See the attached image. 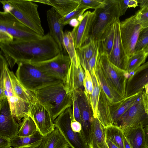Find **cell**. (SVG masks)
I'll list each match as a JSON object with an SVG mask.
<instances>
[{
	"mask_svg": "<svg viewBox=\"0 0 148 148\" xmlns=\"http://www.w3.org/2000/svg\"><path fill=\"white\" fill-rule=\"evenodd\" d=\"M0 22L5 25L6 31L18 40H28L42 36L21 23L10 13L0 12Z\"/></svg>",
	"mask_w": 148,
	"mask_h": 148,
	"instance_id": "30bf717a",
	"label": "cell"
},
{
	"mask_svg": "<svg viewBox=\"0 0 148 148\" xmlns=\"http://www.w3.org/2000/svg\"><path fill=\"white\" fill-rule=\"evenodd\" d=\"M12 114L20 124L22 119L28 116L31 105L16 96L14 94L7 97Z\"/></svg>",
	"mask_w": 148,
	"mask_h": 148,
	"instance_id": "7402d4cb",
	"label": "cell"
},
{
	"mask_svg": "<svg viewBox=\"0 0 148 148\" xmlns=\"http://www.w3.org/2000/svg\"><path fill=\"white\" fill-rule=\"evenodd\" d=\"M100 56L99 48L94 55L82 65V66L84 69H86L90 73L92 70L95 69Z\"/></svg>",
	"mask_w": 148,
	"mask_h": 148,
	"instance_id": "b9f144b4",
	"label": "cell"
},
{
	"mask_svg": "<svg viewBox=\"0 0 148 148\" xmlns=\"http://www.w3.org/2000/svg\"><path fill=\"white\" fill-rule=\"evenodd\" d=\"M43 137L38 131L28 136L17 135L10 139V146L14 148H38L42 142Z\"/></svg>",
	"mask_w": 148,
	"mask_h": 148,
	"instance_id": "83f0119b",
	"label": "cell"
},
{
	"mask_svg": "<svg viewBox=\"0 0 148 148\" xmlns=\"http://www.w3.org/2000/svg\"><path fill=\"white\" fill-rule=\"evenodd\" d=\"M3 5V12L5 13H9L12 9V6L6 0H2L0 1Z\"/></svg>",
	"mask_w": 148,
	"mask_h": 148,
	"instance_id": "681fc988",
	"label": "cell"
},
{
	"mask_svg": "<svg viewBox=\"0 0 148 148\" xmlns=\"http://www.w3.org/2000/svg\"><path fill=\"white\" fill-rule=\"evenodd\" d=\"M99 61L104 74L120 94L125 98L127 75H128L126 71L113 64L105 56L100 55Z\"/></svg>",
	"mask_w": 148,
	"mask_h": 148,
	"instance_id": "8fae6325",
	"label": "cell"
},
{
	"mask_svg": "<svg viewBox=\"0 0 148 148\" xmlns=\"http://www.w3.org/2000/svg\"><path fill=\"white\" fill-rule=\"evenodd\" d=\"M63 41L64 50L67 52L71 62L75 66L78 67L80 63L77 55L71 32L65 31L64 32Z\"/></svg>",
	"mask_w": 148,
	"mask_h": 148,
	"instance_id": "4dcf8cb0",
	"label": "cell"
},
{
	"mask_svg": "<svg viewBox=\"0 0 148 148\" xmlns=\"http://www.w3.org/2000/svg\"><path fill=\"white\" fill-rule=\"evenodd\" d=\"M148 56L142 49L134 53L133 56L129 57L126 70L127 74L134 72L144 63Z\"/></svg>",
	"mask_w": 148,
	"mask_h": 148,
	"instance_id": "e575fe53",
	"label": "cell"
},
{
	"mask_svg": "<svg viewBox=\"0 0 148 148\" xmlns=\"http://www.w3.org/2000/svg\"><path fill=\"white\" fill-rule=\"evenodd\" d=\"M145 52L148 55V45H147L144 49Z\"/></svg>",
	"mask_w": 148,
	"mask_h": 148,
	"instance_id": "6f0895ef",
	"label": "cell"
},
{
	"mask_svg": "<svg viewBox=\"0 0 148 148\" xmlns=\"http://www.w3.org/2000/svg\"><path fill=\"white\" fill-rule=\"evenodd\" d=\"M0 54L12 69L21 62H38L47 60L61 52L49 32L40 38L28 40H14L9 43H0Z\"/></svg>",
	"mask_w": 148,
	"mask_h": 148,
	"instance_id": "6da1fadb",
	"label": "cell"
},
{
	"mask_svg": "<svg viewBox=\"0 0 148 148\" xmlns=\"http://www.w3.org/2000/svg\"><path fill=\"white\" fill-rule=\"evenodd\" d=\"M119 19L114 23V40L110 55L108 58L112 64L119 68L126 71L129 57L123 47L120 36Z\"/></svg>",
	"mask_w": 148,
	"mask_h": 148,
	"instance_id": "2e32d148",
	"label": "cell"
},
{
	"mask_svg": "<svg viewBox=\"0 0 148 148\" xmlns=\"http://www.w3.org/2000/svg\"><path fill=\"white\" fill-rule=\"evenodd\" d=\"M33 92L37 101L47 110L53 121L67 109L73 106L72 97L66 93L63 82Z\"/></svg>",
	"mask_w": 148,
	"mask_h": 148,
	"instance_id": "7a4b0ae2",
	"label": "cell"
},
{
	"mask_svg": "<svg viewBox=\"0 0 148 148\" xmlns=\"http://www.w3.org/2000/svg\"><path fill=\"white\" fill-rule=\"evenodd\" d=\"M73 101V116L72 121H76L81 124V118L80 110L76 97L73 93L72 95Z\"/></svg>",
	"mask_w": 148,
	"mask_h": 148,
	"instance_id": "ee69618b",
	"label": "cell"
},
{
	"mask_svg": "<svg viewBox=\"0 0 148 148\" xmlns=\"http://www.w3.org/2000/svg\"><path fill=\"white\" fill-rule=\"evenodd\" d=\"M99 60V59L95 68V71L101 88L108 99L110 103H114L121 101L125 98L120 94L104 74L100 65Z\"/></svg>",
	"mask_w": 148,
	"mask_h": 148,
	"instance_id": "ffe728a7",
	"label": "cell"
},
{
	"mask_svg": "<svg viewBox=\"0 0 148 148\" xmlns=\"http://www.w3.org/2000/svg\"><path fill=\"white\" fill-rule=\"evenodd\" d=\"M71 126L72 130L76 132H82L81 124L79 122L76 121H71Z\"/></svg>",
	"mask_w": 148,
	"mask_h": 148,
	"instance_id": "c3c4849f",
	"label": "cell"
},
{
	"mask_svg": "<svg viewBox=\"0 0 148 148\" xmlns=\"http://www.w3.org/2000/svg\"><path fill=\"white\" fill-rule=\"evenodd\" d=\"M141 92L125 98L117 103L113 104L110 103V112L112 125H116L119 119L134 103Z\"/></svg>",
	"mask_w": 148,
	"mask_h": 148,
	"instance_id": "603a6c76",
	"label": "cell"
},
{
	"mask_svg": "<svg viewBox=\"0 0 148 148\" xmlns=\"http://www.w3.org/2000/svg\"><path fill=\"white\" fill-rule=\"evenodd\" d=\"M0 136L10 139L17 136L19 124L14 117L7 98L0 101Z\"/></svg>",
	"mask_w": 148,
	"mask_h": 148,
	"instance_id": "7c38bea8",
	"label": "cell"
},
{
	"mask_svg": "<svg viewBox=\"0 0 148 148\" xmlns=\"http://www.w3.org/2000/svg\"><path fill=\"white\" fill-rule=\"evenodd\" d=\"M138 5V2L137 0H130L128 3V8H135Z\"/></svg>",
	"mask_w": 148,
	"mask_h": 148,
	"instance_id": "f907efd6",
	"label": "cell"
},
{
	"mask_svg": "<svg viewBox=\"0 0 148 148\" xmlns=\"http://www.w3.org/2000/svg\"><path fill=\"white\" fill-rule=\"evenodd\" d=\"M88 8L79 5L78 8L75 10L70 12L66 16L61 17L59 21L61 24L64 27V26L69 24L70 22L73 20L78 19L85 13V12Z\"/></svg>",
	"mask_w": 148,
	"mask_h": 148,
	"instance_id": "8d00e7d4",
	"label": "cell"
},
{
	"mask_svg": "<svg viewBox=\"0 0 148 148\" xmlns=\"http://www.w3.org/2000/svg\"><path fill=\"white\" fill-rule=\"evenodd\" d=\"M135 14L143 28L148 27V7H143Z\"/></svg>",
	"mask_w": 148,
	"mask_h": 148,
	"instance_id": "60d3db41",
	"label": "cell"
},
{
	"mask_svg": "<svg viewBox=\"0 0 148 148\" xmlns=\"http://www.w3.org/2000/svg\"><path fill=\"white\" fill-rule=\"evenodd\" d=\"M95 10L96 16L89 40L100 42L115 20L121 16L118 1L106 0L103 7Z\"/></svg>",
	"mask_w": 148,
	"mask_h": 148,
	"instance_id": "3957f363",
	"label": "cell"
},
{
	"mask_svg": "<svg viewBox=\"0 0 148 148\" xmlns=\"http://www.w3.org/2000/svg\"><path fill=\"white\" fill-rule=\"evenodd\" d=\"M73 116L71 107L67 109L54 121L58 128L71 148H89L82 132H76L72 129L71 123Z\"/></svg>",
	"mask_w": 148,
	"mask_h": 148,
	"instance_id": "52a82bcc",
	"label": "cell"
},
{
	"mask_svg": "<svg viewBox=\"0 0 148 148\" xmlns=\"http://www.w3.org/2000/svg\"><path fill=\"white\" fill-rule=\"evenodd\" d=\"M79 5L95 10L103 7L105 4L106 0H79Z\"/></svg>",
	"mask_w": 148,
	"mask_h": 148,
	"instance_id": "ab89813d",
	"label": "cell"
},
{
	"mask_svg": "<svg viewBox=\"0 0 148 148\" xmlns=\"http://www.w3.org/2000/svg\"><path fill=\"white\" fill-rule=\"evenodd\" d=\"M34 2L52 6L61 17H64L78 7L79 0H36Z\"/></svg>",
	"mask_w": 148,
	"mask_h": 148,
	"instance_id": "cb8c5ba5",
	"label": "cell"
},
{
	"mask_svg": "<svg viewBox=\"0 0 148 148\" xmlns=\"http://www.w3.org/2000/svg\"><path fill=\"white\" fill-rule=\"evenodd\" d=\"M12 7L10 12L17 19L42 36L44 31L38 11V5L29 0H8Z\"/></svg>",
	"mask_w": 148,
	"mask_h": 148,
	"instance_id": "5b68a950",
	"label": "cell"
},
{
	"mask_svg": "<svg viewBox=\"0 0 148 148\" xmlns=\"http://www.w3.org/2000/svg\"><path fill=\"white\" fill-rule=\"evenodd\" d=\"M106 138L119 148H124L123 131L118 126L112 124L106 127Z\"/></svg>",
	"mask_w": 148,
	"mask_h": 148,
	"instance_id": "1f68e13d",
	"label": "cell"
},
{
	"mask_svg": "<svg viewBox=\"0 0 148 148\" xmlns=\"http://www.w3.org/2000/svg\"><path fill=\"white\" fill-rule=\"evenodd\" d=\"M148 121V95L144 89L134 103L119 119L116 125L122 129L136 127Z\"/></svg>",
	"mask_w": 148,
	"mask_h": 148,
	"instance_id": "8992f818",
	"label": "cell"
},
{
	"mask_svg": "<svg viewBox=\"0 0 148 148\" xmlns=\"http://www.w3.org/2000/svg\"><path fill=\"white\" fill-rule=\"evenodd\" d=\"M69 145L59 130L55 127L51 132L43 136L38 148H69Z\"/></svg>",
	"mask_w": 148,
	"mask_h": 148,
	"instance_id": "4316f807",
	"label": "cell"
},
{
	"mask_svg": "<svg viewBox=\"0 0 148 148\" xmlns=\"http://www.w3.org/2000/svg\"><path fill=\"white\" fill-rule=\"evenodd\" d=\"M144 129L145 136L146 148H148V126H146Z\"/></svg>",
	"mask_w": 148,
	"mask_h": 148,
	"instance_id": "f5cc1de1",
	"label": "cell"
},
{
	"mask_svg": "<svg viewBox=\"0 0 148 148\" xmlns=\"http://www.w3.org/2000/svg\"><path fill=\"white\" fill-rule=\"evenodd\" d=\"M123 140L124 148H132L130 144L125 138L124 134L123 135Z\"/></svg>",
	"mask_w": 148,
	"mask_h": 148,
	"instance_id": "11a10c76",
	"label": "cell"
},
{
	"mask_svg": "<svg viewBox=\"0 0 148 148\" xmlns=\"http://www.w3.org/2000/svg\"><path fill=\"white\" fill-rule=\"evenodd\" d=\"M146 126H148V124Z\"/></svg>",
	"mask_w": 148,
	"mask_h": 148,
	"instance_id": "91938a15",
	"label": "cell"
},
{
	"mask_svg": "<svg viewBox=\"0 0 148 148\" xmlns=\"http://www.w3.org/2000/svg\"><path fill=\"white\" fill-rule=\"evenodd\" d=\"M10 146V139L0 136V148H7Z\"/></svg>",
	"mask_w": 148,
	"mask_h": 148,
	"instance_id": "7dc6e473",
	"label": "cell"
},
{
	"mask_svg": "<svg viewBox=\"0 0 148 148\" xmlns=\"http://www.w3.org/2000/svg\"><path fill=\"white\" fill-rule=\"evenodd\" d=\"M71 61L69 56L61 52L53 58L41 62L31 63L45 74L62 80L64 83Z\"/></svg>",
	"mask_w": 148,
	"mask_h": 148,
	"instance_id": "9c48e42d",
	"label": "cell"
},
{
	"mask_svg": "<svg viewBox=\"0 0 148 148\" xmlns=\"http://www.w3.org/2000/svg\"><path fill=\"white\" fill-rule=\"evenodd\" d=\"M121 16L124 15L128 8L129 0H118Z\"/></svg>",
	"mask_w": 148,
	"mask_h": 148,
	"instance_id": "bcb514c9",
	"label": "cell"
},
{
	"mask_svg": "<svg viewBox=\"0 0 148 148\" xmlns=\"http://www.w3.org/2000/svg\"><path fill=\"white\" fill-rule=\"evenodd\" d=\"M46 16L50 34L62 52L63 49L64 50V47L63 41L64 26L59 21L61 17L53 7L47 11Z\"/></svg>",
	"mask_w": 148,
	"mask_h": 148,
	"instance_id": "44dd1931",
	"label": "cell"
},
{
	"mask_svg": "<svg viewBox=\"0 0 148 148\" xmlns=\"http://www.w3.org/2000/svg\"><path fill=\"white\" fill-rule=\"evenodd\" d=\"M114 23L100 42L99 50L101 55L105 56L108 58L110 55L114 45Z\"/></svg>",
	"mask_w": 148,
	"mask_h": 148,
	"instance_id": "d6a6232c",
	"label": "cell"
},
{
	"mask_svg": "<svg viewBox=\"0 0 148 148\" xmlns=\"http://www.w3.org/2000/svg\"><path fill=\"white\" fill-rule=\"evenodd\" d=\"M148 45V27L141 31L135 49V53L143 49Z\"/></svg>",
	"mask_w": 148,
	"mask_h": 148,
	"instance_id": "74e56055",
	"label": "cell"
},
{
	"mask_svg": "<svg viewBox=\"0 0 148 148\" xmlns=\"http://www.w3.org/2000/svg\"><path fill=\"white\" fill-rule=\"evenodd\" d=\"M137 1L138 3H140V9L144 7H148V0H138Z\"/></svg>",
	"mask_w": 148,
	"mask_h": 148,
	"instance_id": "816d5d0a",
	"label": "cell"
},
{
	"mask_svg": "<svg viewBox=\"0 0 148 148\" xmlns=\"http://www.w3.org/2000/svg\"><path fill=\"white\" fill-rule=\"evenodd\" d=\"M19 124V130L17 134L19 136L26 137L30 136L38 131L34 121L29 116L24 118Z\"/></svg>",
	"mask_w": 148,
	"mask_h": 148,
	"instance_id": "d590c367",
	"label": "cell"
},
{
	"mask_svg": "<svg viewBox=\"0 0 148 148\" xmlns=\"http://www.w3.org/2000/svg\"><path fill=\"white\" fill-rule=\"evenodd\" d=\"M133 73L127 80L125 98L142 92L148 83V61Z\"/></svg>",
	"mask_w": 148,
	"mask_h": 148,
	"instance_id": "e0dca14e",
	"label": "cell"
},
{
	"mask_svg": "<svg viewBox=\"0 0 148 148\" xmlns=\"http://www.w3.org/2000/svg\"><path fill=\"white\" fill-rule=\"evenodd\" d=\"M15 75L22 84L27 89L34 92L47 86L64 82L49 76L34 65L19 62Z\"/></svg>",
	"mask_w": 148,
	"mask_h": 148,
	"instance_id": "277c9868",
	"label": "cell"
},
{
	"mask_svg": "<svg viewBox=\"0 0 148 148\" xmlns=\"http://www.w3.org/2000/svg\"><path fill=\"white\" fill-rule=\"evenodd\" d=\"M93 84V88L91 94H87L89 99L93 113L94 117H97V109L101 88L98 81L95 69L90 73Z\"/></svg>",
	"mask_w": 148,
	"mask_h": 148,
	"instance_id": "836d02e7",
	"label": "cell"
},
{
	"mask_svg": "<svg viewBox=\"0 0 148 148\" xmlns=\"http://www.w3.org/2000/svg\"><path fill=\"white\" fill-rule=\"evenodd\" d=\"M84 71L80 64L77 67L71 62L64 86L66 93L72 97L74 92L77 90L85 91L83 82Z\"/></svg>",
	"mask_w": 148,
	"mask_h": 148,
	"instance_id": "ac0fdd59",
	"label": "cell"
},
{
	"mask_svg": "<svg viewBox=\"0 0 148 148\" xmlns=\"http://www.w3.org/2000/svg\"><path fill=\"white\" fill-rule=\"evenodd\" d=\"M28 116L33 120L38 131L43 136L51 132L55 128L50 114L37 101L31 105Z\"/></svg>",
	"mask_w": 148,
	"mask_h": 148,
	"instance_id": "4fadbf2b",
	"label": "cell"
},
{
	"mask_svg": "<svg viewBox=\"0 0 148 148\" xmlns=\"http://www.w3.org/2000/svg\"><path fill=\"white\" fill-rule=\"evenodd\" d=\"M110 103L101 88L97 106V118L105 127L112 125L110 112Z\"/></svg>",
	"mask_w": 148,
	"mask_h": 148,
	"instance_id": "f1b7e54d",
	"label": "cell"
},
{
	"mask_svg": "<svg viewBox=\"0 0 148 148\" xmlns=\"http://www.w3.org/2000/svg\"><path fill=\"white\" fill-rule=\"evenodd\" d=\"M100 42L89 40L76 49L77 57L81 65L94 55L99 48Z\"/></svg>",
	"mask_w": 148,
	"mask_h": 148,
	"instance_id": "f546056e",
	"label": "cell"
},
{
	"mask_svg": "<svg viewBox=\"0 0 148 148\" xmlns=\"http://www.w3.org/2000/svg\"><path fill=\"white\" fill-rule=\"evenodd\" d=\"M119 27L122 43L129 58L134 53L136 46L143 28L136 14L120 22Z\"/></svg>",
	"mask_w": 148,
	"mask_h": 148,
	"instance_id": "ba28073f",
	"label": "cell"
},
{
	"mask_svg": "<svg viewBox=\"0 0 148 148\" xmlns=\"http://www.w3.org/2000/svg\"><path fill=\"white\" fill-rule=\"evenodd\" d=\"M73 93L80 110L82 133L87 142L94 118L93 112L88 96L84 91L77 90Z\"/></svg>",
	"mask_w": 148,
	"mask_h": 148,
	"instance_id": "5bb4252c",
	"label": "cell"
},
{
	"mask_svg": "<svg viewBox=\"0 0 148 148\" xmlns=\"http://www.w3.org/2000/svg\"><path fill=\"white\" fill-rule=\"evenodd\" d=\"M7 148H14L12 147H11V146H10Z\"/></svg>",
	"mask_w": 148,
	"mask_h": 148,
	"instance_id": "680465c9",
	"label": "cell"
},
{
	"mask_svg": "<svg viewBox=\"0 0 148 148\" xmlns=\"http://www.w3.org/2000/svg\"><path fill=\"white\" fill-rule=\"evenodd\" d=\"M84 69L85 73V76L83 82L84 91L87 94H91L93 88L91 76L90 73L88 70L85 69Z\"/></svg>",
	"mask_w": 148,
	"mask_h": 148,
	"instance_id": "7bdbcfd3",
	"label": "cell"
},
{
	"mask_svg": "<svg viewBox=\"0 0 148 148\" xmlns=\"http://www.w3.org/2000/svg\"><path fill=\"white\" fill-rule=\"evenodd\" d=\"M95 10L87 11L83 15L78 25L71 32L76 49L88 42L92 27L95 18Z\"/></svg>",
	"mask_w": 148,
	"mask_h": 148,
	"instance_id": "9a60e30c",
	"label": "cell"
},
{
	"mask_svg": "<svg viewBox=\"0 0 148 148\" xmlns=\"http://www.w3.org/2000/svg\"><path fill=\"white\" fill-rule=\"evenodd\" d=\"M8 72L14 95L29 103L33 104L35 103L37 100L34 92L26 88L12 71L9 69Z\"/></svg>",
	"mask_w": 148,
	"mask_h": 148,
	"instance_id": "484cf974",
	"label": "cell"
},
{
	"mask_svg": "<svg viewBox=\"0 0 148 148\" xmlns=\"http://www.w3.org/2000/svg\"><path fill=\"white\" fill-rule=\"evenodd\" d=\"M87 143L89 148H109L106 135V127L94 117Z\"/></svg>",
	"mask_w": 148,
	"mask_h": 148,
	"instance_id": "d6986e66",
	"label": "cell"
},
{
	"mask_svg": "<svg viewBox=\"0 0 148 148\" xmlns=\"http://www.w3.org/2000/svg\"><path fill=\"white\" fill-rule=\"evenodd\" d=\"M13 37L7 31H0V43L7 44L12 42Z\"/></svg>",
	"mask_w": 148,
	"mask_h": 148,
	"instance_id": "f6af8a7d",
	"label": "cell"
},
{
	"mask_svg": "<svg viewBox=\"0 0 148 148\" xmlns=\"http://www.w3.org/2000/svg\"><path fill=\"white\" fill-rule=\"evenodd\" d=\"M4 57L0 54V101L7 98L5 94L4 84Z\"/></svg>",
	"mask_w": 148,
	"mask_h": 148,
	"instance_id": "f35d334b",
	"label": "cell"
},
{
	"mask_svg": "<svg viewBox=\"0 0 148 148\" xmlns=\"http://www.w3.org/2000/svg\"><path fill=\"white\" fill-rule=\"evenodd\" d=\"M144 90L145 93L148 95V83L147 84L145 87Z\"/></svg>",
	"mask_w": 148,
	"mask_h": 148,
	"instance_id": "9f6ffc18",
	"label": "cell"
},
{
	"mask_svg": "<svg viewBox=\"0 0 148 148\" xmlns=\"http://www.w3.org/2000/svg\"><path fill=\"white\" fill-rule=\"evenodd\" d=\"M122 130L132 148H146L143 125Z\"/></svg>",
	"mask_w": 148,
	"mask_h": 148,
	"instance_id": "d4e9b609",
	"label": "cell"
},
{
	"mask_svg": "<svg viewBox=\"0 0 148 148\" xmlns=\"http://www.w3.org/2000/svg\"><path fill=\"white\" fill-rule=\"evenodd\" d=\"M107 144L109 148H119L109 140L106 138Z\"/></svg>",
	"mask_w": 148,
	"mask_h": 148,
	"instance_id": "db71d44e",
	"label": "cell"
}]
</instances>
